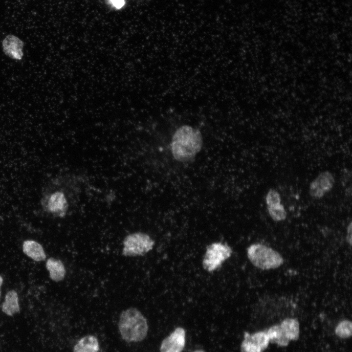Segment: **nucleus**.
Returning <instances> with one entry per match:
<instances>
[{"label": "nucleus", "mask_w": 352, "mask_h": 352, "mask_svg": "<svg viewBox=\"0 0 352 352\" xmlns=\"http://www.w3.org/2000/svg\"><path fill=\"white\" fill-rule=\"evenodd\" d=\"M202 146L203 138L200 131L185 125L179 127L173 134L171 150L175 159L188 162L194 159Z\"/></svg>", "instance_id": "1"}, {"label": "nucleus", "mask_w": 352, "mask_h": 352, "mask_svg": "<svg viewBox=\"0 0 352 352\" xmlns=\"http://www.w3.org/2000/svg\"><path fill=\"white\" fill-rule=\"evenodd\" d=\"M118 328L122 338L128 342L142 341L148 331L146 319L138 309L134 308H128L121 312Z\"/></svg>", "instance_id": "2"}, {"label": "nucleus", "mask_w": 352, "mask_h": 352, "mask_svg": "<svg viewBox=\"0 0 352 352\" xmlns=\"http://www.w3.org/2000/svg\"><path fill=\"white\" fill-rule=\"evenodd\" d=\"M247 256L256 267L263 270L275 269L284 263L280 253L261 243H254L247 248Z\"/></svg>", "instance_id": "3"}, {"label": "nucleus", "mask_w": 352, "mask_h": 352, "mask_svg": "<svg viewBox=\"0 0 352 352\" xmlns=\"http://www.w3.org/2000/svg\"><path fill=\"white\" fill-rule=\"evenodd\" d=\"M122 254L125 257L143 256L151 251L154 241L147 234L135 232L124 238Z\"/></svg>", "instance_id": "4"}, {"label": "nucleus", "mask_w": 352, "mask_h": 352, "mask_svg": "<svg viewBox=\"0 0 352 352\" xmlns=\"http://www.w3.org/2000/svg\"><path fill=\"white\" fill-rule=\"evenodd\" d=\"M232 250L227 244L214 242L207 247L202 261L203 268L212 272L220 267L232 254Z\"/></svg>", "instance_id": "5"}, {"label": "nucleus", "mask_w": 352, "mask_h": 352, "mask_svg": "<svg viewBox=\"0 0 352 352\" xmlns=\"http://www.w3.org/2000/svg\"><path fill=\"white\" fill-rule=\"evenodd\" d=\"M44 209L55 216L63 217L67 209V202L62 192L56 191L45 196L42 200Z\"/></svg>", "instance_id": "6"}, {"label": "nucleus", "mask_w": 352, "mask_h": 352, "mask_svg": "<svg viewBox=\"0 0 352 352\" xmlns=\"http://www.w3.org/2000/svg\"><path fill=\"white\" fill-rule=\"evenodd\" d=\"M334 181V177L330 172L325 171L320 173L310 184V195L315 198H322L332 189Z\"/></svg>", "instance_id": "7"}, {"label": "nucleus", "mask_w": 352, "mask_h": 352, "mask_svg": "<svg viewBox=\"0 0 352 352\" xmlns=\"http://www.w3.org/2000/svg\"><path fill=\"white\" fill-rule=\"evenodd\" d=\"M185 330L177 327L162 342L160 352H182L185 345Z\"/></svg>", "instance_id": "8"}, {"label": "nucleus", "mask_w": 352, "mask_h": 352, "mask_svg": "<svg viewBox=\"0 0 352 352\" xmlns=\"http://www.w3.org/2000/svg\"><path fill=\"white\" fill-rule=\"evenodd\" d=\"M4 53L8 57L16 60H21L23 56V42L13 35H7L2 41Z\"/></svg>", "instance_id": "9"}, {"label": "nucleus", "mask_w": 352, "mask_h": 352, "mask_svg": "<svg viewBox=\"0 0 352 352\" xmlns=\"http://www.w3.org/2000/svg\"><path fill=\"white\" fill-rule=\"evenodd\" d=\"M23 252L33 260L39 262L44 261L46 255L42 246L33 240H27L22 245Z\"/></svg>", "instance_id": "10"}, {"label": "nucleus", "mask_w": 352, "mask_h": 352, "mask_svg": "<svg viewBox=\"0 0 352 352\" xmlns=\"http://www.w3.org/2000/svg\"><path fill=\"white\" fill-rule=\"evenodd\" d=\"M46 268L49 272V277L52 280L59 282L64 279L66 271L61 260L49 258L46 262Z\"/></svg>", "instance_id": "11"}, {"label": "nucleus", "mask_w": 352, "mask_h": 352, "mask_svg": "<svg viewBox=\"0 0 352 352\" xmlns=\"http://www.w3.org/2000/svg\"><path fill=\"white\" fill-rule=\"evenodd\" d=\"M99 344L97 338L91 335L81 338L75 345L73 352H98Z\"/></svg>", "instance_id": "12"}, {"label": "nucleus", "mask_w": 352, "mask_h": 352, "mask_svg": "<svg viewBox=\"0 0 352 352\" xmlns=\"http://www.w3.org/2000/svg\"><path fill=\"white\" fill-rule=\"evenodd\" d=\"M286 337L290 340H297L300 335V325L297 319L287 318L280 325Z\"/></svg>", "instance_id": "13"}, {"label": "nucleus", "mask_w": 352, "mask_h": 352, "mask_svg": "<svg viewBox=\"0 0 352 352\" xmlns=\"http://www.w3.org/2000/svg\"><path fill=\"white\" fill-rule=\"evenodd\" d=\"M2 310L9 316H12L19 312L18 295L15 290H10L6 293L5 301L2 306Z\"/></svg>", "instance_id": "14"}, {"label": "nucleus", "mask_w": 352, "mask_h": 352, "mask_svg": "<svg viewBox=\"0 0 352 352\" xmlns=\"http://www.w3.org/2000/svg\"><path fill=\"white\" fill-rule=\"evenodd\" d=\"M269 342L280 347H286L289 340L286 337L280 325L271 327L266 331Z\"/></svg>", "instance_id": "15"}, {"label": "nucleus", "mask_w": 352, "mask_h": 352, "mask_svg": "<svg viewBox=\"0 0 352 352\" xmlns=\"http://www.w3.org/2000/svg\"><path fill=\"white\" fill-rule=\"evenodd\" d=\"M336 335L341 338H348L352 335V323L350 320H344L339 322L335 329Z\"/></svg>", "instance_id": "16"}, {"label": "nucleus", "mask_w": 352, "mask_h": 352, "mask_svg": "<svg viewBox=\"0 0 352 352\" xmlns=\"http://www.w3.org/2000/svg\"><path fill=\"white\" fill-rule=\"evenodd\" d=\"M268 212L271 218L276 221L285 220L286 217V212L284 206L281 203L267 206Z\"/></svg>", "instance_id": "17"}, {"label": "nucleus", "mask_w": 352, "mask_h": 352, "mask_svg": "<svg viewBox=\"0 0 352 352\" xmlns=\"http://www.w3.org/2000/svg\"><path fill=\"white\" fill-rule=\"evenodd\" d=\"M251 340L263 352L265 350L270 342L266 332L260 331L250 334Z\"/></svg>", "instance_id": "18"}, {"label": "nucleus", "mask_w": 352, "mask_h": 352, "mask_svg": "<svg viewBox=\"0 0 352 352\" xmlns=\"http://www.w3.org/2000/svg\"><path fill=\"white\" fill-rule=\"evenodd\" d=\"M241 352H262V351L251 340L250 334L245 332L244 339L241 345Z\"/></svg>", "instance_id": "19"}, {"label": "nucleus", "mask_w": 352, "mask_h": 352, "mask_svg": "<svg viewBox=\"0 0 352 352\" xmlns=\"http://www.w3.org/2000/svg\"><path fill=\"white\" fill-rule=\"evenodd\" d=\"M265 201L267 206L280 204L281 203L280 195L277 191L270 189L266 196Z\"/></svg>", "instance_id": "20"}, {"label": "nucleus", "mask_w": 352, "mask_h": 352, "mask_svg": "<svg viewBox=\"0 0 352 352\" xmlns=\"http://www.w3.org/2000/svg\"><path fill=\"white\" fill-rule=\"evenodd\" d=\"M110 3L116 9L119 10L121 9L125 4V0H109Z\"/></svg>", "instance_id": "21"}, {"label": "nucleus", "mask_w": 352, "mask_h": 352, "mask_svg": "<svg viewBox=\"0 0 352 352\" xmlns=\"http://www.w3.org/2000/svg\"><path fill=\"white\" fill-rule=\"evenodd\" d=\"M352 224L351 222L347 227L346 240L347 242L352 245Z\"/></svg>", "instance_id": "22"}, {"label": "nucleus", "mask_w": 352, "mask_h": 352, "mask_svg": "<svg viewBox=\"0 0 352 352\" xmlns=\"http://www.w3.org/2000/svg\"><path fill=\"white\" fill-rule=\"evenodd\" d=\"M2 283H3V279H2V277L0 275V295H1L0 287L2 284Z\"/></svg>", "instance_id": "23"}, {"label": "nucleus", "mask_w": 352, "mask_h": 352, "mask_svg": "<svg viewBox=\"0 0 352 352\" xmlns=\"http://www.w3.org/2000/svg\"><path fill=\"white\" fill-rule=\"evenodd\" d=\"M193 352H204L202 350H196Z\"/></svg>", "instance_id": "24"}]
</instances>
